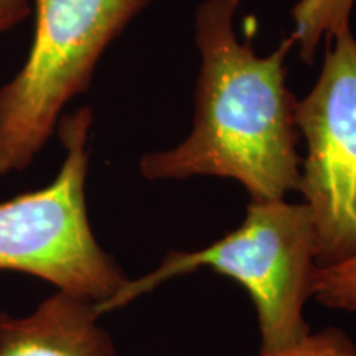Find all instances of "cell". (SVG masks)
<instances>
[{"mask_svg":"<svg viewBox=\"0 0 356 356\" xmlns=\"http://www.w3.org/2000/svg\"><path fill=\"white\" fill-rule=\"evenodd\" d=\"M241 0H203L195 15L200 74L193 129L172 149L142 155L150 181L231 178L251 202L286 200L299 191L302 159L296 104L287 88L291 35L267 56L241 43L234 17Z\"/></svg>","mask_w":356,"mask_h":356,"instance_id":"6da1fadb","label":"cell"},{"mask_svg":"<svg viewBox=\"0 0 356 356\" xmlns=\"http://www.w3.org/2000/svg\"><path fill=\"white\" fill-rule=\"evenodd\" d=\"M317 267L314 221L305 203L251 202L243 222L231 233L202 249H172L150 273L129 277L111 299L95 305L102 317L168 280L211 269L233 279L251 297L261 350H279L310 332L305 305Z\"/></svg>","mask_w":356,"mask_h":356,"instance_id":"7a4b0ae2","label":"cell"},{"mask_svg":"<svg viewBox=\"0 0 356 356\" xmlns=\"http://www.w3.org/2000/svg\"><path fill=\"white\" fill-rule=\"evenodd\" d=\"M155 0H32L33 42L0 88V177L29 168L109 44Z\"/></svg>","mask_w":356,"mask_h":356,"instance_id":"3957f363","label":"cell"},{"mask_svg":"<svg viewBox=\"0 0 356 356\" xmlns=\"http://www.w3.org/2000/svg\"><path fill=\"white\" fill-rule=\"evenodd\" d=\"M95 118L79 108L58 122L65 159L44 188L0 203V270L47 280L58 292L102 304L129 279L101 248L86 207L89 132Z\"/></svg>","mask_w":356,"mask_h":356,"instance_id":"277c9868","label":"cell"},{"mask_svg":"<svg viewBox=\"0 0 356 356\" xmlns=\"http://www.w3.org/2000/svg\"><path fill=\"white\" fill-rule=\"evenodd\" d=\"M317 83L296 104L305 139L299 193L315 229L318 267L356 254V38L327 40Z\"/></svg>","mask_w":356,"mask_h":356,"instance_id":"5b68a950","label":"cell"},{"mask_svg":"<svg viewBox=\"0 0 356 356\" xmlns=\"http://www.w3.org/2000/svg\"><path fill=\"white\" fill-rule=\"evenodd\" d=\"M95 302L55 292L32 314L0 312V356H119Z\"/></svg>","mask_w":356,"mask_h":356,"instance_id":"8992f818","label":"cell"},{"mask_svg":"<svg viewBox=\"0 0 356 356\" xmlns=\"http://www.w3.org/2000/svg\"><path fill=\"white\" fill-rule=\"evenodd\" d=\"M356 0H299L292 8L293 30L299 55L312 65L318 44L350 30Z\"/></svg>","mask_w":356,"mask_h":356,"instance_id":"52a82bcc","label":"cell"},{"mask_svg":"<svg viewBox=\"0 0 356 356\" xmlns=\"http://www.w3.org/2000/svg\"><path fill=\"white\" fill-rule=\"evenodd\" d=\"M312 299L327 309L356 314V254L337 264L317 267Z\"/></svg>","mask_w":356,"mask_h":356,"instance_id":"ba28073f","label":"cell"},{"mask_svg":"<svg viewBox=\"0 0 356 356\" xmlns=\"http://www.w3.org/2000/svg\"><path fill=\"white\" fill-rule=\"evenodd\" d=\"M254 356H356V345L341 328L327 327L318 332L310 330L284 348L259 350Z\"/></svg>","mask_w":356,"mask_h":356,"instance_id":"9c48e42d","label":"cell"},{"mask_svg":"<svg viewBox=\"0 0 356 356\" xmlns=\"http://www.w3.org/2000/svg\"><path fill=\"white\" fill-rule=\"evenodd\" d=\"M32 8V0H0V33L20 25Z\"/></svg>","mask_w":356,"mask_h":356,"instance_id":"30bf717a","label":"cell"}]
</instances>
